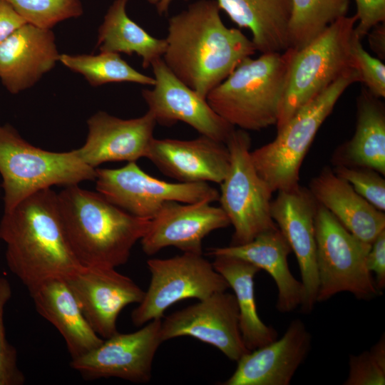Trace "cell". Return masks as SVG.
Listing matches in <instances>:
<instances>
[{
    "mask_svg": "<svg viewBox=\"0 0 385 385\" xmlns=\"http://www.w3.org/2000/svg\"><path fill=\"white\" fill-rule=\"evenodd\" d=\"M318 292L324 302L343 292L370 300L381 294L366 259L371 244L347 230L324 206L317 204L314 219Z\"/></svg>",
    "mask_w": 385,
    "mask_h": 385,
    "instance_id": "obj_8",
    "label": "cell"
},
{
    "mask_svg": "<svg viewBox=\"0 0 385 385\" xmlns=\"http://www.w3.org/2000/svg\"><path fill=\"white\" fill-rule=\"evenodd\" d=\"M215 0H197L168 21L162 57L172 73L200 97L257 51L240 29L222 21Z\"/></svg>",
    "mask_w": 385,
    "mask_h": 385,
    "instance_id": "obj_1",
    "label": "cell"
},
{
    "mask_svg": "<svg viewBox=\"0 0 385 385\" xmlns=\"http://www.w3.org/2000/svg\"><path fill=\"white\" fill-rule=\"evenodd\" d=\"M146 158L179 183L220 184L230 163L225 143L202 135L191 140L154 138Z\"/></svg>",
    "mask_w": 385,
    "mask_h": 385,
    "instance_id": "obj_20",
    "label": "cell"
},
{
    "mask_svg": "<svg viewBox=\"0 0 385 385\" xmlns=\"http://www.w3.org/2000/svg\"><path fill=\"white\" fill-rule=\"evenodd\" d=\"M225 144L230 163L220 183L219 200L234 227L230 245H240L264 232L278 228L270 212L273 191L253 165L251 138L247 130L235 129Z\"/></svg>",
    "mask_w": 385,
    "mask_h": 385,
    "instance_id": "obj_9",
    "label": "cell"
},
{
    "mask_svg": "<svg viewBox=\"0 0 385 385\" xmlns=\"http://www.w3.org/2000/svg\"><path fill=\"white\" fill-rule=\"evenodd\" d=\"M240 28L247 29L256 51L282 52L289 48L291 0H215Z\"/></svg>",
    "mask_w": 385,
    "mask_h": 385,
    "instance_id": "obj_25",
    "label": "cell"
},
{
    "mask_svg": "<svg viewBox=\"0 0 385 385\" xmlns=\"http://www.w3.org/2000/svg\"><path fill=\"white\" fill-rule=\"evenodd\" d=\"M150 4L153 6L159 15H166L173 0H146Z\"/></svg>",
    "mask_w": 385,
    "mask_h": 385,
    "instance_id": "obj_40",
    "label": "cell"
},
{
    "mask_svg": "<svg viewBox=\"0 0 385 385\" xmlns=\"http://www.w3.org/2000/svg\"><path fill=\"white\" fill-rule=\"evenodd\" d=\"M356 15L342 17L292 57L277 130L339 77L355 70L351 54Z\"/></svg>",
    "mask_w": 385,
    "mask_h": 385,
    "instance_id": "obj_7",
    "label": "cell"
},
{
    "mask_svg": "<svg viewBox=\"0 0 385 385\" xmlns=\"http://www.w3.org/2000/svg\"><path fill=\"white\" fill-rule=\"evenodd\" d=\"M93 330L102 338L118 332L116 322L128 304L140 303L143 291L113 267L81 266L64 278Z\"/></svg>",
    "mask_w": 385,
    "mask_h": 385,
    "instance_id": "obj_16",
    "label": "cell"
},
{
    "mask_svg": "<svg viewBox=\"0 0 385 385\" xmlns=\"http://www.w3.org/2000/svg\"><path fill=\"white\" fill-rule=\"evenodd\" d=\"M161 324L156 319L136 332H118L90 351L71 359V367L86 379L115 377L148 383L155 354L163 342Z\"/></svg>",
    "mask_w": 385,
    "mask_h": 385,
    "instance_id": "obj_12",
    "label": "cell"
},
{
    "mask_svg": "<svg viewBox=\"0 0 385 385\" xmlns=\"http://www.w3.org/2000/svg\"><path fill=\"white\" fill-rule=\"evenodd\" d=\"M356 82L359 76L356 70L342 75L301 107L277 130L272 141L250 151L257 173L273 192L299 185L302 161L318 130L343 93Z\"/></svg>",
    "mask_w": 385,
    "mask_h": 385,
    "instance_id": "obj_6",
    "label": "cell"
},
{
    "mask_svg": "<svg viewBox=\"0 0 385 385\" xmlns=\"http://www.w3.org/2000/svg\"><path fill=\"white\" fill-rule=\"evenodd\" d=\"M371 49L379 59L385 58V23L373 27L367 34Z\"/></svg>",
    "mask_w": 385,
    "mask_h": 385,
    "instance_id": "obj_39",
    "label": "cell"
},
{
    "mask_svg": "<svg viewBox=\"0 0 385 385\" xmlns=\"http://www.w3.org/2000/svg\"><path fill=\"white\" fill-rule=\"evenodd\" d=\"M96 168L86 164L76 149L51 152L25 140L10 124L0 125V174L4 211L31 195L53 185L94 181Z\"/></svg>",
    "mask_w": 385,
    "mask_h": 385,
    "instance_id": "obj_5",
    "label": "cell"
},
{
    "mask_svg": "<svg viewBox=\"0 0 385 385\" xmlns=\"http://www.w3.org/2000/svg\"><path fill=\"white\" fill-rule=\"evenodd\" d=\"M312 337L300 319L291 322L285 333L237 361L223 385H288L311 348Z\"/></svg>",
    "mask_w": 385,
    "mask_h": 385,
    "instance_id": "obj_19",
    "label": "cell"
},
{
    "mask_svg": "<svg viewBox=\"0 0 385 385\" xmlns=\"http://www.w3.org/2000/svg\"><path fill=\"white\" fill-rule=\"evenodd\" d=\"M25 24V20L6 0H0V43Z\"/></svg>",
    "mask_w": 385,
    "mask_h": 385,
    "instance_id": "obj_38",
    "label": "cell"
},
{
    "mask_svg": "<svg viewBox=\"0 0 385 385\" xmlns=\"http://www.w3.org/2000/svg\"><path fill=\"white\" fill-rule=\"evenodd\" d=\"M156 121L148 111L142 116L122 119L98 111L87 120L88 135L83 146L76 149L80 158L96 168L106 162H136L146 158Z\"/></svg>",
    "mask_w": 385,
    "mask_h": 385,
    "instance_id": "obj_18",
    "label": "cell"
},
{
    "mask_svg": "<svg viewBox=\"0 0 385 385\" xmlns=\"http://www.w3.org/2000/svg\"><path fill=\"white\" fill-rule=\"evenodd\" d=\"M161 336L163 342L184 336L195 338L236 361L250 351L242 337L236 298L226 291L166 317L161 324Z\"/></svg>",
    "mask_w": 385,
    "mask_h": 385,
    "instance_id": "obj_13",
    "label": "cell"
},
{
    "mask_svg": "<svg viewBox=\"0 0 385 385\" xmlns=\"http://www.w3.org/2000/svg\"><path fill=\"white\" fill-rule=\"evenodd\" d=\"M291 252L289 243L277 228L264 232L244 245L210 248L207 255L238 257L265 270L277 287V310L288 313L300 307L304 299L303 284L292 275L288 266L287 257Z\"/></svg>",
    "mask_w": 385,
    "mask_h": 385,
    "instance_id": "obj_23",
    "label": "cell"
},
{
    "mask_svg": "<svg viewBox=\"0 0 385 385\" xmlns=\"http://www.w3.org/2000/svg\"><path fill=\"white\" fill-rule=\"evenodd\" d=\"M230 225L224 210L211 205L210 202L168 201L150 220L140 241L143 251L148 255L170 246L183 252L202 254V240L212 231Z\"/></svg>",
    "mask_w": 385,
    "mask_h": 385,
    "instance_id": "obj_17",
    "label": "cell"
},
{
    "mask_svg": "<svg viewBox=\"0 0 385 385\" xmlns=\"http://www.w3.org/2000/svg\"><path fill=\"white\" fill-rule=\"evenodd\" d=\"M29 292L38 314L63 338L71 359L83 355L103 342L86 320L63 277L48 278Z\"/></svg>",
    "mask_w": 385,
    "mask_h": 385,
    "instance_id": "obj_22",
    "label": "cell"
},
{
    "mask_svg": "<svg viewBox=\"0 0 385 385\" xmlns=\"http://www.w3.org/2000/svg\"><path fill=\"white\" fill-rule=\"evenodd\" d=\"M349 374L344 385L385 384L384 334L369 350L350 355Z\"/></svg>",
    "mask_w": 385,
    "mask_h": 385,
    "instance_id": "obj_32",
    "label": "cell"
},
{
    "mask_svg": "<svg viewBox=\"0 0 385 385\" xmlns=\"http://www.w3.org/2000/svg\"><path fill=\"white\" fill-rule=\"evenodd\" d=\"M350 0H291L289 46L300 49L337 19L347 16Z\"/></svg>",
    "mask_w": 385,
    "mask_h": 385,
    "instance_id": "obj_29",
    "label": "cell"
},
{
    "mask_svg": "<svg viewBox=\"0 0 385 385\" xmlns=\"http://www.w3.org/2000/svg\"><path fill=\"white\" fill-rule=\"evenodd\" d=\"M351 54L354 68L369 92L378 98L385 97V65L381 59L369 53L361 44V39L354 34Z\"/></svg>",
    "mask_w": 385,
    "mask_h": 385,
    "instance_id": "obj_35",
    "label": "cell"
},
{
    "mask_svg": "<svg viewBox=\"0 0 385 385\" xmlns=\"http://www.w3.org/2000/svg\"><path fill=\"white\" fill-rule=\"evenodd\" d=\"M0 239L9 270L28 290L48 278H65L81 266L63 226L58 194L51 188L4 211Z\"/></svg>",
    "mask_w": 385,
    "mask_h": 385,
    "instance_id": "obj_2",
    "label": "cell"
},
{
    "mask_svg": "<svg viewBox=\"0 0 385 385\" xmlns=\"http://www.w3.org/2000/svg\"><path fill=\"white\" fill-rule=\"evenodd\" d=\"M151 278L143 299L131 313L136 327L161 319L165 311L183 299H204L226 291L229 284L202 254L183 252L166 259L147 261Z\"/></svg>",
    "mask_w": 385,
    "mask_h": 385,
    "instance_id": "obj_10",
    "label": "cell"
},
{
    "mask_svg": "<svg viewBox=\"0 0 385 385\" xmlns=\"http://www.w3.org/2000/svg\"><path fill=\"white\" fill-rule=\"evenodd\" d=\"M155 83L142 97L156 123L170 126L183 122L200 135L226 143L235 129L167 67L163 58L151 65Z\"/></svg>",
    "mask_w": 385,
    "mask_h": 385,
    "instance_id": "obj_14",
    "label": "cell"
},
{
    "mask_svg": "<svg viewBox=\"0 0 385 385\" xmlns=\"http://www.w3.org/2000/svg\"><path fill=\"white\" fill-rule=\"evenodd\" d=\"M318 202L309 190L301 186L279 190L271 201L274 222L297 258L304 287L301 311L308 314L317 302L318 274L314 219Z\"/></svg>",
    "mask_w": 385,
    "mask_h": 385,
    "instance_id": "obj_15",
    "label": "cell"
},
{
    "mask_svg": "<svg viewBox=\"0 0 385 385\" xmlns=\"http://www.w3.org/2000/svg\"><path fill=\"white\" fill-rule=\"evenodd\" d=\"M11 294L9 282L0 277V385H22L26 381L18 366L16 350L7 340L5 332L4 309Z\"/></svg>",
    "mask_w": 385,
    "mask_h": 385,
    "instance_id": "obj_34",
    "label": "cell"
},
{
    "mask_svg": "<svg viewBox=\"0 0 385 385\" xmlns=\"http://www.w3.org/2000/svg\"><path fill=\"white\" fill-rule=\"evenodd\" d=\"M96 188L106 200L128 213L151 220L168 201L193 203L219 200L207 183H170L145 173L135 162L119 168H96Z\"/></svg>",
    "mask_w": 385,
    "mask_h": 385,
    "instance_id": "obj_11",
    "label": "cell"
},
{
    "mask_svg": "<svg viewBox=\"0 0 385 385\" xmlns=\"http://www.w3.org/2000/svg\"><path fill=\"white\" fill-rule=\"evenodd\" d=\"M59 61L70 70L84 76L93 86L111 83L129 82L152 86L153 77L133 68L120 56L113 52L91 54H60Z\"/></svg>",
    "mask_w": 385,
    "mask_h": 385,
    "instance_id": "obj_30",
    "label": "cell"
},
{
    "mask_svg": "<svg viewBox=\"0 0 385 385\" xmlns=\"http://www.w3.org/2000/svg\"><path fill=\"white\" fill-rule=\"evenodd\" d=\"M129 0H114L98 29L97 48L100 52L136 54L144 68L162 58L166 48L165 38L151 36L127 14Z\"/></svg>",
    "mask_w": 385,
    "mask_h": 385,
    "instance_id": "obj_28",
    "label": "cell"
},
{
    "mask_svg": "<svg viewBox=\"0 0 385 385\" xmlns=\"http://www.w3.org/2000/svg\"><path fill=\"white\" fill-rule=\"evenodd\" d=\"M57 194L67 239L82 266L115 268L125 264L149 227L150 220L137 217L78 185Z\"/></svg>",
    "mask_w": 385,
    "mask_h": 385,
    "instance_id": "obj_3",
    "label": "cell"
},
{
    "mask_svg": "<svg viewBox=\"0 0 385 385\" xmlns=\"http://www.w3.org/2000/svg\"><path fill=\"white\" fill-rule=\"evenodd\" d=\"M295 50L289 47L245 58L207 94V103L240 129L260 130L276 125Z\"/></svg>",
    "mask_w": 385,
    "mask_h": 385,
    "instance_id": "obj_4",
    "label": "cell"
},
{
    "mask_svg": "<svg viewBox=\"0 0 385 385\" xmlns=\"http://www.w3.org/2000/svg\"><path fill=\"white\" fill-rule=\"evenodd\" d=\"M309 186L317 202L359 240L371 244L385 230L384 212L359 195L332 169L324 168L311 180Z\"/></svg>",
    "mask_w": 385,
    "mask_h": 385,
    "instance_id": "obj_24",
    "label": "cell"
},
{
    "mask_svg": "<svg viewBox=\"0 0 385 385\" xmlns=\"http://www.w3.org/2000/svg\"><path fill=\"white\" fill-rule=\"evenodd\" d=\"M59 57L51 29L26 23L0 43V81L17 94L34 86Z\"/></svg>",
    "mask_w": 385,
    "mask_h": 385,
    "instance_id": "obj_21",
    "label": "cell"
},
{
    "mask_svg": "<svg viewBox=\"0 0 385 385\" xmlns=\"http://www.w3.org/2000/svg\"><path fill=\"white\" fill-rule=\"evenodd\" d=\"M213 267L227 281L234 292L239 308L240 328L249 351L277 339V332L260 318L255 299L254 277L261 270L238 257L214 256Z\"/></svg>",
    "mask_w": 385,
    "mask_h": 385,
    "instance_id": "obj_27",
    "label": "cell"
},
{
    "mask_svg": "<svg viewBox=\"0 0 385 385\" xmlns=\"http://www.w3.org/2000/svg\"><path fill=\"white\" fill-rule=\"evenodd\" d=\"M356 130L332 155L334 165L371 168L385 175V108L363 88L357 99Z\"/></svg>",
    "mask_w": 385,
    "mask_h": 385,
    "instance_id": "obj_26",
    "label": "cell"
},
{
    "mask_svg": "<svg viewBox=\"0 0 385 385\" xmlns=\"http://www.w3.org/2000/svg\"><path fill=\"white\" fill-rule=\"evenodd\" d=\"M332 170L376 209L384 212V175L374 169L364 167L334 165Z\"/></svg>",
    "mask_w": 385,
    "mask_h": 385,
    "instance_id": "obj_33",
    "label": "cell"
},
{
    "mask_svg": "<svg viewBox=\"0 0 385 385\" xmlns=\"http://www.w3.org/2000/svg\"><path fill=\"white\" fill-rule=\"evenodd\" d=\"M358 24L354 34L362 39L375 26L385 23V0H354Z\"/></svg>",
    "mask_w": 385,
    "mask_h": 385,
    "instance_id": "obj_36",
    "label": "cell"
},
{
    "mask_svg": "<svg viewBox=\"0 0 385 385\" xmlns=\"http://www.w3.org/2000/svg\"><path fill=\"white\" fill-rule=\"evenodd\" d=\"M28 24L51 29L58 23L83 14L80 0H6Z\"/></svg>",
    "mask_w": 385,
    "mask_h": 385,
    "instance_id": "obj_31",
    "label": "cell"
},
{
    "mask_svg": "<svg viewBox=\"0 0 385 385\" xmlns=\"http://www.w3.org/2000/svg\"><path fill=\"white\" fill-rule=\"evenodd\" d=\"M366 264L369 271L375 274V283L381 291L385 287V230L371 243Z\"/></svg>",
    "mask_w": 385,
    "mask_h": 385,
    "instance_id": "obj_37",
    "label": "cell"
}]
</instances>
